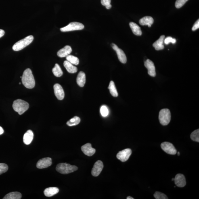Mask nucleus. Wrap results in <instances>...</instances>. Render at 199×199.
I'll return each instance as SVG.
<instances>
[{"label": "nucleus", "mask_w": 199, "mask_h": 199, "mask_svg": "<svg viewBox=\"0 0 199 199\" xmlns=\"http://www.w3.org/2000/svg\"><path fill=\"white\" fill-rule=\"evenodd\" d=\"M22 78V83L27 88L31 89L35 87V80L30 69H27L24 71Z\"/></svg>", "instance_id": "obj_1"}, {"label": "nucleus", "mask_w": 199, "mask_h": 199, "mask_svg": "<svg viewBox=\"0 0 199 199\" xmlns=\"http://www.w3.org/2000/svg\"><path fill=\"white\" fill-rule=\"evenodd\" d=\"M29 105L28 102L21 99H18L13 103V109L19 115H22L28 110Z\"/></svg>", "instance_id": "obj_2"}, {"label": "nucleus", "mask_w": 199, "mask_h": 199, "mask_svg": "<svg viewBox=\"0 0 199 199\" xmlns=\"http://www.w3.org/2000/svg\"><path fill=\"white\" fill-rule=\"evenodd\" d=\"M34 40L32 36H29L17 42L13 45V50L18 51L21 50L32 43Z\"/></svg>", "instance_id": "obj_3"}, {"label": "nucleus", "mask_w": 199, "mask_h": 199, "mask_svg": "<svg viewBox=\"0 0 199 199\" xmlns=\"http://www.w3.org/2000/svg\"><path fill=\"white\" fill-rule=\"evenodd\" d=\"M78 169L77 167L66 163H61L56 167L57 171L62 174H68L76 171Z\"/></svg>", "instance_id": "obj_4"}, {"label": "nucleus", "mask_w": 199, "mask_h": 199, "mask_svg": "<svg viewBox=\"0 0 199 199\" xmlns=\"http://www.w3.org/2000/svg\"><path fill=\"white\" fill-rule=\"evenodd\" d=\"M171 118V113L169 109L164 108L160 111L159 119L160 123L162 125L164 126L167 125L169 123Z\"/></svg>", "instance_id": "obj_5"}, {"label": "nucleus", "mask_w": 199, "mask_h": 199, "mask_svg": "<svg viewBox=\"0 0 199 199\" xmlns=\"http://www.w3.org/2000/svg\"><path fill=\"white\" fill-rule=\"evenodd\" d=\"M84 28L83 24L79 22H73L70 23L67 26L61 28L60 30L62 32H68L73 31L83 30Z\"/></svg>", "instance_id": "obj_6"}, {"label": "nucleus", "mask_w": 199, "mask_h": 199, "mask_svg": "<svg viewBox=\"0 0 199 199\" xmlns=\"http://www.w3.org/2000/svg\"><path fill=\"white\" fill-rule=\"evenodd\" d=\"M161 147L167 154L174 155L177 154L176 149L171 143L165 142L162 143Z\"/></svg>", "instance_id": "obj_7"}, {"label": "nucleus", "mask_w": 199, "mask_h": 199, "mask_svg": "<svg viewBox=\"0 0 199 199\" xmlns=\"http://www.w3.org/2000/svg\"><path fill=\"white\" fill-rule=\"evenodd\" d=\"M132 154L131 149L128 148L120 151L116 155V158L122 162H125L129 159Z\"/></svg>", "instance_id": "obj_8"}, {"label": "nucleus", "mask_w": 199, "mask_h": 199, "mask_svg": "<svg viewBox=\"0 0 199 199\" xmlns=\"http://www.w3.org/2000/svg\"><path fill=\"white\" fill-rule=\"evenodd\" d=\"M112 49L116 51L118 58L120 62L123 64H125L127 62V58L124 52L121 49L119 48L115 44L112 43Z\"/></svg>", "instance_id": "obj_9"}, {"label": "nucleus", "mask_w": 199, "mask_h": 199, "mask_svg": "<svg viewBox=\"0 0 199 199\" xmlns=\"http://www.w3.org/2000/svg\"><path fill=\"white\" fill-rule=\"evenodd\" d=\"M103 164L100 160L95 163L91 171V174L93 176L97 177L100 174L103 169Z\"/></svg>", "instance_id": "obj_10"}, {"label": "nucleus", "mask_w": 199, "mask_h": 199, "mask_svg": "<svg viewBox=\"0 0 199 199\" xmlns=\"http://www.w3.org/2000/svg\"><path fill=\"white\" fill-rule=\"evenodd\" d=\"M52 162V159L50 158H46L40 159L37 164V168L39 169H44L51 166Z\"/></svg>", "instance_id": "obj_11"}, {"label": "nucleus", "mask_w": 199, "mask_h": 199, "mask_svg": "<svg viewBox=\"0 0 199 199\" xmlns=\"http://www.w3.org/2000/svg\"><path fill=\"white\" fill-rule=\"evenodd\" d=\"M53 89L57 98L59 100H62L64 98L65 93L62 86L60 84H55L53 86Z\"/></svg>", "instance_id": "obj_12"}, {"label": "nucleus", "mask_w": 199, "mask_h": 199, "mask_svg": "<svg viewBox=\"0 0 199 199\" xmlns=\"http://www.w3.org/2000/svg\"><path fill=\"white\" fill-rule=\"evenodd\" d=\"M144 65L148 70V74L149 75L152 77H155L156 75V72L154 62L148 59L145 61Z\"/></svg>", "instance_id": "obj_13"}, {"label": "nucleus", "mask_w": 199, "mask_h": 199, "mask_svg": "<svg viewBox=\"0 0 199 199\" xmlns=\"http://www.w3.org/2000/svg\"><path fill=\"white\" fill-rule=\"evenodd\" d=\"M175 184L179 187H184L186 184V180L184 175L181 174H178L175 178Z\"/></svg>", "instance_id": "obj_14"}, {"label": "nucleus", "mask_w": 199, "mask_h": 199, "mask_svg": "<svg viewBox=\"0 0 199 199\" xmlns=\"http://www.w3.org/2000/svg\"><path fill=\"white\" fill-rule=\"evenodd\" d=\"M81 149L84 154L88 156H93L95 152V149L91 147V145L90 143L83 145L82 146Z\"/></svg>", "instance_id": "obj_15"}, {"label": "nucleus", "mask_w": 199, "mask_h": 199, "mask_svg": "<svg viewBox=\"0 0 199 199\" xmlns=\"http://www.w3.org/2000/svg\"><path fill=\"white\" fill-rule=\"evenodd\" d=\"M72 49L69 45H66L62 49H61L57 53V55L60 58L66 57L71 53Z\"/></svg>", "instance_id": "obj_16"}, {"label": "nucleus", "mask_w": 199, "mask_h": 199, "mask_svg": "<svg viewBox=\"0 0 199 199\" xmlns=\"http://www.w3.org/2000/svg\"><path fill=\"white\" fill-rule=\"evenodd\" d=\"M164 39H165V36L164 35L161 36L159 39L153 44V46L155 48L156 50H161L164 49L163 43Z\"/></svg>", "instance_id": "obj_17"}, {"label": "nucleus", "mask_w": 199, "mask_h": 199, "mask_svg": "<svg viewBox=\"0 0 199 199\" xmlns=\"http://www.w3.org/2000/svg\"><path fill=\"white\" fill-rule=\"evenodd\" d=\"M154 19L150 16H146L143 17L139 20V24L142 26H148L149 28L154 23Z\"/></svg>", "instance_id": "obj_18"}, {"label": "nucleus", "mask_w": 199, "mask_h": 199, "mask_svg": "<svg viewBox=\"0 0 199 199\" xmlns=\"http://www.w3.org/2000/svg\"><path fill=\"white\" fill-rule=\"evenodd\" d=\"M34 137L33 132L31 130H28L24 134L23 137V142L24 144L28 145L32 143Z\"/></svg>", "instance_id": "obj_19"}, {"label": "nucleus", "mask_w": 199, "mask_h": 199, "mask_svg": "<svg viewBox=\"0 0 199 199\" xmlns=\"http://www.w3.org/2000/svg\"><path fill=\"white\" fill-rule=\"evenodd\" d=\"M59 189L57 187H49L46 188L44 191V194L47 197H51L54 196L59 192Z\"/></svg>", "instance_id": "obj_20"}, {"label": "nucleus", "mask_w": 199, "mask_h": 199, "mask_svg": "<svg viewBox=\"0 0 199 199\" xmlns=\"http://www.w3.org/2000/svg\"><path fill=\"white\" fill-rule=\"evenodd\" d=\"M76 82L80 87H83L86 83V75L85 73L80 72L78 74Z\"/></svg>", "instance_id": "obj_21"}, {"label": "nucleus", "mask_w": 199, "mask_h": 199, "mask_svg": "<svg viewBox=\"0 0 199 199\" xmlns=\"http://www.w3.org/2000/svg\"><path fill=\"white\" fill-rule=\"evenodd\" d=\"M64 66L66 68L67 71L70 73H75L78 71V68L73 65L71 64L67 61H65L64 63Z\"/></svg>", "instance_id": "obj_22"}, {"label": "nucleus", "mask_w": 199, "mask_h": 199, "mask_svg": "<svg viewBox=\"0 0 199 199\" xmlns=\"http://www.w3.org/2000/svg\"><path fill=\"white\" fill-rule=\"evenodd\" d=\"M129 26L135 35L140 36L142 34V32L140 27L135 23L131 22L130 23Z\"/></svg>", "instance_id": "obj_23"}, {"label": "nucleus", "mask_w": 199, "mask_h": 199, "mask_svg": "<svg viewBox=\"0 0 199 199\" xmlns=\"http://www.w3.org/2000/svg\"><path fill=\"white\" fill-rule=\"evenodd\" d=\"M22 194L18 192H12L6 194L3 199H20L22 198Z\"/></svg>", "instance_id": "obj_24"}, {"label": "nucleus", "mask_w": 199, "mask_h": 199, "mask_svg": "<svg viewBox=\"0 0 199 199\" xmlns=\"http://www.w3.org/2000/svg\"><path fill=\"white\" fill-rule=\"evenodd\" d=\"M108 89H109L111 94L112 95V96L117 97L118 96V94L117 90L116 89L115 85L113 81H111L110 82Z\"/></svg>", "instance_id": "obj_25"}, {"label": "nucleus", "mask_w": 199, "mask_h": 199, "mask_svg": "<svg viewBox=\"0 0 199 199\" xmlns=\"http://www.w3.org/2000/svg\"><path fill=\"white\" fill-rule=\"evenodd\" d=\"M52 72L53 74L56 77H60L63 74V72L60 66L58 64L55 65L53 69Z\"/></svg>", "instance_id": "obj_26"}, {"label": "nucleus", "mask_w": 199, "mask_h": 199, "mask_svg": "<svg viewBox=\"0 0 199 199\" xmlns=\"http://www.w3.org/2000/svg\"><path fill=\"white\" fill-rule=\"evenodd\" d=\"M66 60L73 65L77 66L79 64V61L77 57L69 55L66 57Z\"/></svg>", "instance_id": "obj_27"}, {"label": "nucleus", "mask_w": 199, "mask_h": 199, "mask_svg": "<svg viewBox=\"0 0 199 199\" xmlns=\"http://www.w3.org/2000/svg\"><path fill=\"white\" fill-rule=\"evenodd\" d=\"M80 122V118L77 116H75L67 122L66 124L69 126L71 127V126L78 125V124H79Z\"/></svg>", "instance_id": "obj_28"}, {"label": "nucleus", "mask_w": 199, "mask_h": 199, "mask_svg": "<svg viewBox=\"0 0 199 199\" xmlns=\"http://www.w3.org/2000/svg\"><path fill=\"white\" fill-rule=\"evenodd\" d=\"M191 138L193 141L199 142V129L193 131L191 134Z\"/></svg>", "instance_id": "obj_29"}, {"label": "nucleus", "mask_w": 199, "mask_h": 199, "mask_svg": "<svg viewBox=\"0 0 199 199\" xmlns=\"http://www.w3.org/2000/svg\"><path fill=\"white\" fill-rule=\"evenodd\" d=\"M154 197L156 199H168V198L165 194L156 191L154 194Z\"/></svg>", "instance_id": "obj_30"}, {"label": "nucleus", "mask_w": 199, "mask_h": 199, "mask_svg": "<svg viewBox=\"0 0 199 199\" xmlns=\"http://www.w3.org/2000/svg\"><path fill=\"white\" fill-rule=\"evenodd\" d=\"M100 113L102 116L106 117L108 115L109 112L108 109L105 106H103L100 108Z\"/></svg>", "instance_id": "obj_31"}, {"label": "nucleus", "mask_w": 199, "mask_h": 199, "mask_svg": "<svg viewBox=\"0 0 199 199\" xmlns=\"http://www.w3.org/2000/svg\"><path fill=\"white\" fill-rule=\"evenodd\" d=\"M188 1V0H177L175 3V6L178 9L181 8Z\"/></svg>", "instance_id": "obj_32"}, {"label": "nucleus", "mask_w": 199, "mask_h": 199, "mask_svg": "<svg viewBox=\"0 0 199 199\" xmlns=\"http://www.w3.org/2000/svg\"><path fill=\"white\" fill-rule=\"evenodd\" d=\"M8 169V167L6 164L0 163V175L6 172Z\"/></svg>", "instance_id": "obj_33"}, {"label": "nucleus", "mask_w": 199, "mask_h": 199, "mask_svg": "<svg viewBox=\"0 0 199 199\" xmlns=\"http://www.w3.org/2000/svg\"><path fill=\"white\" fill-rule=\"evenodd\" d=\"M164 42L166 45H168L170 43L175 44L176 42V40L171 37H168L164 40Z\"/></svg>", "instance_id": "obj_34"}, {"label": "nucleus", "mask_w": 199, "mask_h": 199, "mask_svg": "<svg viewBox=\"0 0 199 199\" xmlns=\"http://www.w3.org/2000/svg\"><path fill=\"white\" fill-rule=\"evenodd\" d=\"M101 3L102 5L106 6L108 9H110L112 7L111 5V0H101Z\"/></svg>", "instance_id": "obj_35"}, {"label": "nucleus", "mask_w": 199, "mask_h": 199, "mask_svg": "<svg viewBox=\"0 0 199 199\" xmlns=\"http://www.w3.org/2000/svg\"><path fill=\"white\" fill-rule=\"evenodd\" d=\"M199 28V20H198L197 22L195 23L194 24V26L193 27L192 30L193 31H196L197 29H198Z\"/></svg>", "instance_id": "obj_36"}, {"label": "nucleus", "mask_w": 199, "mask_h": 199, "mask_svg": "<svg viewBox=\"0 0 199 199\" xmlns=\"http://www.w3.org/2000/svg\"><path fill=\"white\" fill-rule=\"evenodd\" d=\"M5 32L2 29H0V38L4 35Z\"/></svg>", "instance_id": "obj_37"}, {"label": "nucleus", "mask_w": 199, "mask_h": 199, "mask_svg": "<svg viewBox=\"0 0 199 199\" xmlns=\"http://www.w3.org/2000/svg\"><path fill=\"white\" fill-rule=\"evenodd\" d=\"M4 133V130L3 129V128L1 127H0V135Z\"/></svg>", "instance_id": "obj_38"}, {"label": "nucleus", "mask_w": 199, "mask_h": 199, "mask_svg": "<svg viewBox=\"0 0 199 199\" xmlns=\"http://www.w3.org/2000/svg\"><path fill=\"white\" fill-rule=\"evenodd\" d=\"M127 199H134V198L133 197H131L130 196H129L128 197H127Z\"/></svg>", "instance_id": "obj_39"}, {"label": "nucleus", "mask_w": 199, "mask_h": 199, "mask_svg": "<svg viewBox=\"0 0 199 199\" xmlns=\"http://www.w3.org/2000/svg\"><path fill=\"white\" fill-rule=\"evenodd\" d=\"M178 155L179 156L180 155V153L179 152L177 153Z\"/></svg>", "instance_id": "obj_40"}, {"label": "nucleus", "mask_w": 199, "mask_h": 199, "mask_svg": "<svg viewBox=\"0 0 199 199\" xmlns=\"http://www.w3.org/2000/svg\"><path fill=\"white\" fill-rule=\"evenodd\" d=\"M174 180H175V178H173L172 179V181H174Z\"/></svg>", "instance_id": "obj_41"}, {"label": "nucleus", "mask_w": 199, "mask_h": 199, "mask_svg": "<svg viewBox=\"0 0 199 199\" xmlns=\"http://www.w3.org/2000/svg\"><path fill=\"white\" fill-rule=\"evenodd\" d=\"M19 84H20H20H21V83H19Z\"/></svg>", "instance_id": "obj_42"}]
</instances>
